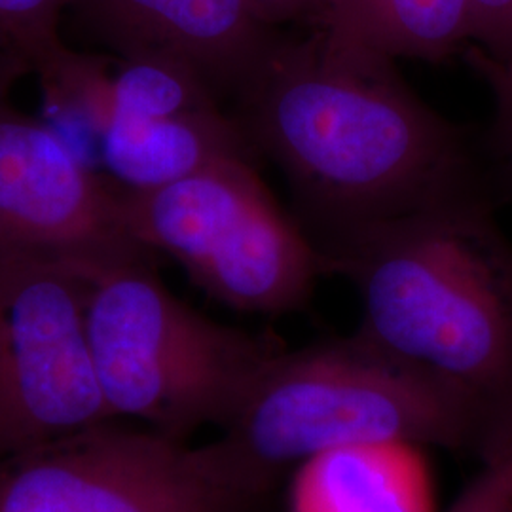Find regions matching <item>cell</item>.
Returning a JSON list of instances; mask_svg holds the SVG:
<instances>
[{
    "mask_svg": "<svg viewBox=\"0 0 512 512\" xmlns=\"http://www.w3.org/2000/svg\"><path fill=\"white\" fill-rule=\"evenodd\" d=\"M393 61L348 31L311 29L281 38L238 99L239 126L283 171L319 251L482 192L465 133L423 103Z\"/></svg>",
    "mask_w": 512,
    "mask_h": 512,
    "instance_id": "6da1fadb",
    "label": "cell"
},
{
    "mask_svg": "<svg viewBox=\"0 0 512 512\" xmlns=\"http://www.w3.org/2000/svg\"><path fill=\"white\" fill-rule=\"evenodd\" d=\"M361 304L357 334L484 412L512 440V241L484 192L321 249Z\"/></svg>",
    "mask_w": 512,
    "mask_h": 512,
    "instance_id": "7a4b0ae2",
    "label": "cell"
},
{
    "mask_svg": "<svg viewBox=\"0 0 512 512\" xmlns=\"http://www.w3.org/2000/svg\"><path fill=\"white\" fill-rule=\"evenodd\" d=\"M220 439L272 488L340 448L404 442L486 459L509 444L471 401L357 332L279 349L256 372Z\"/></svg>",
    "mask_w": 512,
    "mask_h": 512,
    "instance_id": "3957f363",
    "label": "cell"
},
{
    "mask_svg": "<svg viewBox=\"0 0 512 512\" xmlns=\"http://www.w3.org/2000/svg\"><path fill=\"white\" fill-rule=\"evenodd\" d=\"M86 329L112 420L190 440L222 429L281 346L188 306L154 258L86 272Z\"/></svg>",
    "mask_w": 512,
    "mask_h": 512,
    "instance_id": "277c9868",
    "label": "cell"
},
{
    "mask_svg": "<svg viewBox=\"0 0 512 512\" xmlns=\"http://www.w3.org/2000/svg\"><path fill=\"white\" fill-rule=\"evenodd\" d=\"M120 205L133 238L175 258L226 308L293 313L327 275L325 256L281 209L253 160H220L150 190L120 186Z\"/></svg>",
    "mask_w": 512,
    "mask_h": 512,
    "instance_id": "5b68a950",
    "label": "cell"
},
{
    "mask_svg": "<svg viewBox=\"0 0 512 512\" xmlns=\"http://www.w3.org/2000/svg\"><path fill=\"white\" fill-rule=\"evenodd\" d=\"M224 440L110 420L0 459V512H256L272 494Z\"/></svg>",
    "mask_w": 512,
    "mask_h": 512,
    "instance_id": "8992f818",
    "label": "cell"
},
{
    "mask_svg": "<svg viewBox=\"0 0 512 512\" xmlns=\"http://www.w3.org/2000/svg\"><path fill=\"white\" fill-rule=\"evenodd\" d=\"M88 277L0 260V459L110 421L86 329Z\"/></svg>",
    "mask_w": 512,
    "mask_h": 512,
    "instance_id": "52a82bcc",
    "label": "cell"
},
{
    "mask_svg": "<svg viewBox=\"0 0 512 512\" xmlns=\"http://www.w3.org/2000/svg\"><path fill=\"white\" fill-rule=\"evenodd\" d=\"M27 73L0 54V260L44 258L92 272L154 258L126 226L120 186L12 105V86Z\"/></svg>",
    "mask_w": 512,
    "mask_h": 512,
    "instance_id": "ba28073f",
    "label": "cell"
},
{
    "mask_svg": "<svg viewBox=\"0 0 512 512\" xmlns=\"http://www.w3.org/2000/svg\"><path fill=\"white\" fill-rule=\"evenodd\" d=\"M71 12L118 57L160 55L238 101L283 35L249 0H74Z\"/></svg>",
    "mask_w": 512,
    "mask_h": 512,
    "instance_id": "9c48e42d",
    "label": "cell"
},
{
    "mask_svg": "<svg viewBox=\"0 0 512 512\" xmlns=\"http://www.w3.org/2000/svg\"><path fill=\"white\" fill-rule=\"evenodd\" d=\"M230 158L256 162L236 116L219 109L158 118H114L101 141V173L128 190L181 181Z\"/></svg>",
    "mask_w": 512,
    "mask_h": 512,
    "instance_id": "30bf717a",
    "label": "cell"
},
{
    "mask_svg": "<svg viewBox=\"0 0 512 512\" xmlns=\"http://www.w3.org/2000/svg\"><path fill=\"white\" fill-rule=\"evenodd\" d=\"M289 478V512H435L431 471L414 444L332 450Z\"/></svg>",
    "mask_w": 512,
    "mask_h": 512,
    "instance_id": "8fae6325",
    "label": "cell"
},
{
    "mask_svg": "<svg viewBox=\"0 0 512 512\" xmlns=\"http://www.w3.org/2000/svg\"><path fill=\"white\" fill-rule=\"evenodd\" d=\"M110 67L109 57L80 54L65 46L37 73L42 120L97 173L101 141L112 118Z\"/></svg>",
    "mask_w": 512,
    "mask_h": 512,
    "instance_id": "7c38bea8",
    "label": "cell"
},
{
    "mask_svg": "<svg viewBox=\"0 0 512 512\" xmlns=\"http://www.w3.org/2000/svg\"><path fill=\"white\" fill-rule=\"evenodd\" d=\"M353 33L393 59L444 61L471 42L469 0H355Z\"/></svg>",
    "mask_w": 512,
    "mask_h": 512,
    "instance_id": "4fadbf2b",
    "label": "cell"
},
{
    "mask_svg": "<svg viewBox=\"0 0 512 512\" xmlns=\"http://www.w3.org/2000/svg\"><path fill=\"white\" fill-rule=\"evenodd\" d=\"M112 118H158L219 109L200 74L160 55L118 57L110 67Z\"/></svg>",
    "mask_w": 512,
    "mask_h": 512,
    "instance_id": "5bb4252c",
    "label": "cell"
},
{
    "mask_svg": "<svg viewBox=\"0 0 512 512\" xmlns=\"http://www.w3.org/2000/svg\"><path fill=\"white\" fill-rule=\"evenodd\" d=\"M74 0H0V54L10 55L37 74L67 44L59 21Z\"/></svg>",
    "mask_w": 512,
    "mask_h": 512,
    "instance_id": "9a60e30c",
    "label": "cell"
},
{
    "mask_svg": "<svg viewBox=\"0 0 512 512\" xmlns=\"http://www.w3.org/2000/svg\"><path fill=\"white\" fill-rule=\"evenodd\" d=\"M484 465L446 512H509L512 505V440Z\"/></svg>",
    "mask_w": 512,
    "mask_h": 512,
    "instance_id": "2e32d148",
    "label": "cell"
},
{
    "mask_svg": "<svg viewBox=\"0 0 512 512\" xmlns=\"http://www.w3.org/2000/svg\"><path fill=\"white\" fill-rule=\"evenodd\" d=\"M268 25L304 23L311 29H342L353 33L355 0H249Z\"/></svg>",
    "mask_w": 512,
    "mask_h": 512,
    "instance_id": "e0dca14e",
    "label": "cell"
},
{
    "mask_svg": "<svg viewBox=\"0 0 512 512\" xmlns=\"http://www.w3.org/2000/svg\"><path fill=\"white\" fill-rule=\"evenodd\" d=\"M467 63L492 92L495 145L512 175V61H497L473 46L467 52Z\"/></svg>",
    "mask_w": 512,
    "mask_h": 512,
    "instance_id": "ac0fdd59",
    "label": "cell"
},
{
    "mask_svg": "<svg viewBox=\"0 0 512 512\" xmlns=\"http://www.w3.org/2000/svg\"><path fill=\"white\" fill-rule=\"evenodd\" d=\"M471 42L497 61H512V0H469Z\"/></svg>",
    "mask_w": 512,
    "mask_h": 512,
    "instance_id": "d6986e66",
    "label": "cell"
},
{
    "mask_svg": "<svg viewBox=\"0 0 512 512\" xmlns=\"http://www.w3.org/2000/svg\"><path fill=\"white\" fill-rule=\"evenodd\" d=\"M509 512H512V505H511V511H509Z\"/></svg>",
    "mask_w": 512,
    "mask_h": 512,
    "instance_id": "ffe728a7",
    "label": "cell"
}]
</instances>
